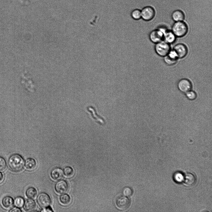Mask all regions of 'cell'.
Here are the masks:
<instances>
[{"instance_id":"obj_22","label":"cell","mask_w":212,"mask_h":212,"mask_svg":"<svg viewBox=\"0 0 212 212\" xmlns=\"http://www.w3.org/2000/svg\"><path fill=\"white\" fill-rule=\"evenodd\" d=\"M60 200L62 204L64 205H67L70 203L71 199L69 196L68 194H63L60 196Z\"/></svg>"},{"instance_id":"obj_24","label":"cell","mask_w":212,"mask_h":212,"mask_svg":"<svg viewBox=\"0 0 212 212\" xmlns=\"http://www.w3.org/2000/svg\"><path fill=\"white\" fill-rule=\"evenodd\" d=\"M15 205L18 208L22 207L24 203V200L21 197L18 196L16 198L14 201Z\"/></svg>"},{"instance_id":"obj_12","label":"cell","mask_w":212,"mask_h":212,"mask_svg":"<svg viewBox=\"0 0 212 212\" xmlns=\"http://www.w3.org/2000/svg\"><path fill=\"white\" fill-rule=\"evenodd\" d=\"M87 110L90 113L92 117L98 124H105V121L103 118L98 115L96 110L93 106H89L87 108Z\"/></svg>"},{"instance_id":"obj_19","label":"cell","mask_w":212,"mask_h":212,"mask_svg":"<svg viewBox=\"0 0 212 212\" xmlns=\"http://www.w3.org/2000/svg\"><path fill=\"white\" fill-rule=\"evenodd\" d=\"M36 203L32 199L27 200L25 202L24 209L26 211H30L34 210L35 207Z\"/></svg>"},{"instance_id":"obj_10","label":"cell","mask_w":212,"mask_h":212,"mask_svg":"<svg viewBox=\"0 0 212 212\" xmlns=\"http://www.w3.org/2000/svg\"><path fill=\"white\" fill-rule=\"evenodd\" d=\"M178 59L176 54L172 50H170L167 55L164 57V61L167 65H172L177 62Z\"/></svg>"},{"instance_id":"obj_20","label":"cell","mask_w":212,"mask_h":212,"mask_svg":"<svg viewBox=\"0 0 212 212\" xmlns=\"http://www.w3.org/2000/svg\"><path fill=\"white\" fill-rule=\"evenodd\" d=\"M130 15L133 20H139L141 18V10L138 8L134 9L132 11Z\"/></svg>"},{"instance_id":"obj_29","label":"cell","mask_w":212,"mask_h":212,"mask_svg":"<svg viewBox=\"0 0 212 212\" xmlns=\"http://www.w3.org/2000/svg\"><path fill=\"white\" fill-rule=\"evenodd\" d=\"M10 212H20L21 210L18 208L14 207L12 208L9 211Z\"/></svg>"},{"instance_id":"obj_28","label":"cell","mask_w":212,"mask_h":212,"mask_svg":"<svg viewBox=\"0 0 212 212\" xmlns=\"http://www.w3.org/2000/svg\"><path fill=\"white\" fill-rule=\"evenodd\" d=\"M175 178L177 181L181 182L183 180V176L180 173H177L175 175Z\"/></svg>"},{"instance_id":"obj_9","label":"cell","mask_w":212,"mask_h":212,"mask_svg":"<svg viewBox=\"0 0 212 212\" xmlns=\"http://www.w3.org/2000/svg\"><path fill=\"white\" fill-rule=\"evenodd\" d=\"M177 86L180 91L185 93L190 91L192 87V84L190 81L185 78L180 80L178 83Z\"/></svg>"},{"instance_id":"obj_31","label":"cell","mask_w":212,"mask_h":212,"mask_svg":"<svg viewBox=\"0 0 212 212\" xmlns=\"http://www.w3.org/2000/svg\"><path fill=\"white\" fill-rule=\"evenodd\" d=\"M43 210H42L44 212H52L53 211L51 209H50V208H46Z\"/></svg>"},{"instance_id":"obj_11","label":"cell","mask_w":212,"mask_h":212,"mask_svg":"<svg viewBox=\"0 0 212 212\" xmlns=\"http://www.w3.org/2000/svg\"><path fill=\"white\" fill-rule=\"evenodd\" d=\"M183 181L185 185L188 187L194 186L196 183L195 176L191 173H187L183 177Z\"/></svg>"},{"instance_id":"obj_25","label":"cell","mask_w":212,"mask_h":212,"mask_svg":"<svg viewBox=\"0 0 212 212\" xmlns=\"http://www.w3.org/2000/svg\"><path fill=\"white\" fill-rule=\"evenodd\" d=\"M7 165L6 160L3 157L0 156V172L4 171L6 168Z\"/></svg>"},{"instance_id":"obj_6","label":"cell","mask_w":212,"mask_h":212,"mask_svg":"<svg viewBox=\"0 0 212 212\" xmlns=\"http://www.w3.org/2000/svg\"><path fill=\"white\" fill-rule=\"evenodd\" d=\"M174 51L178 58H183L186 56L188 53V48L185 45L179 43L176 44L173 47Z\"/></svg>"},{"instance_id":"obj_1","label":"cell","mask_w":212,"mask_h":212,"mask_svg":"<svg viewBox=\"0 0 212 212\" xmlns=\"http://www.w3.org/2000/svg\"><path fill=\"white\" fill-rule=\"evenodd\" d=\"M8 163L11 170L14 172H18L23 169L25 162L22 156L19 154H15L9 157Z\"/></svg>"},{"instance_id":"obj_27","label":"cell","mask_w":212,"mask_h":212,"mask_svg":"<svg viewBox=\"0 0 212 212\" xmlns=\"http://www.w3.org/2000/svg\"><path fill=\"white\" fill-rule=\"evenodd\" d=\"M123 194L127 196H130L133 194V191L129 187L125 188L123 190Z\"/></svg>"},{"instance_id":"obj_7","label":"cell","mask_w":212,"mask_h":212,"mask_svg":"<svg viewBox=\"0 0 212 212\" xmlns=\"http://www.w3.org/2000/svg\"><path fill=\"white\" fill-rule=\"evenodd\" d=\"M116 206L117 208L121 210H125L128 209L130 205V200L124 196L118 197L116 201Z\"/></svg>"},{"instance_id":"obj_23","label":"cell","mask_w":212,"mask_h":212,"mask_svg":"<svg viewBox=\"0 0 212 212\" xmlns=\"http://www.w3.org/2000/svg\"><path fill=\"white\" fill-rule=\"evenodd\" d=\"M63 173L65 176L68 178L72 177L74 174L73 169L70 166L65 167L64 169Z\"/></svg>"},{"instance_id":"obj_26","label":"cell","mask_w":212,"mask_h":212,"mask_svg":"<svg viewBox=\"0 0 212 212\" xmlns=\"http://www.w3.org/2000/svg\"><path fill=\"white\" fill-rule=\"evenodd\" d=\"M187 97L190 100H194L196 97V93L193 91H189L186 93Z\"/></svg>"},{"instance_id":"obj_15","label":"cell","mask_w":212,"mask_h":212,"mask_svg":"<svg viewBox=\"0 0 212 212\" xmlns=\"http://www.w3.org/2000/svg\"><path fill=\"white\" fill-rule=\"evenodd\" d=\"M14 201L13 198L9 196L4 197L2 199V204L3 208L7 210H10L13 206Z\"/></svg>"},{"instance_id":"obj_13","label":"cell","mask_w":212,"mask_h":212,"mask_svg":"<svg viewBox=\"0 0 212 212\" xmlns=\"http://www.w3.org/2000/svg\"><path fill=\"white\" fill-rule=\"evenodd\" d=\"M56 191L60 194L65 193L68 189V185L65 181L61 180L58 181L55 186Z\"/></svg>"},{"instance_id":"obj_21","label":"cell","mask_w":212,"mask_h":212,"mask_svg":"<svg viewBox=\"0 0 212 212\" xmlns=\"http://www.w3.org/2000/svg\"><path fill=\"white\" fill-rule=\"evenodd\" d=\"M37 194L36 189L32 187L28 188L26 192V195L30 198H34L36 196Z\"/></svg>"},{"instance_id":"obj_18","label":"cell","mask_w":212,"mask_h":212,"mask_svg":"<svg viewBox=\"0 0 212 212\" xmlns=\"http://www.w3.org/2000/svg\"><path fill=\"white\" fill-rule=\"evenodd\" d=\"M25 165V167L27 170L32 171L36 168V163L34 159L29 158L26 160Z\"/></svg>"},{"instance_id":"obj_30","label":"cell","mask_w":212,"mask_h":212,"mask_svg":"<svg viewBox=\"0 0 212 212\" xmlns=\"http://www.w3.org/2000/svg\"><path fill=\"white\" fill-rule=\"evenodd\" d=\"M4 176L3 174L0 172V183H1L3 181Z\"/></svg>"},{"instance_id":"obj_4","label":"cell","mask_w":212,"mask_h":212,"mask_svg":"<svg viewBox=\"0 0 212 212\" xmlns=\"http://www.w3.org/2000/svg\"><path fill=\"white\" fill-rule=\"evenodd\" d=\"M167 29L163 27L152 30L149 34V38L152 43H156L164 40V33Z\"/></svg>"},{"instance_id":"obj_14","label":"cell","mask_w":212,"mask_h":212,"mask_svg":"<svg viewBox=\"0 0 212 212\" xmlns=\"http://www.w3.org/2000/svg\"><path fill=\"white\" fill-rule=\"evenodd\" d=\"M176 37L171 31L167 29L164 33V40L169 44L174 43L176 41Z\"/></svg>"},{"instance_id":"obj_8","label":"cell","mask_w":212,"mask_h":212,"mask_svg":"<svg viewBox=\"0 0 212 212\" xmlns=\"http://www.w3.org/2000/svg\"><path fill=\"white\" fill-rule=\"evenodd\" d=\"M37 202L39 205L43 208H45L50 204L51 200L49 196L45 193H41L38 196Z\"/></svg>"},{"instance_id":"obj_5","label":"cell","mask_w":212,"mask_h":212,"mask_svg":"<svg viewBox=\"0 0 212 212\" xmlns=\"http://www.w3.org/2000/svg\"><path fill=\"white\" fill-rule=\"evenodd\" d=\"M141 18L146 21L151 20L154 17L155 11L151 7L147 6L141 10Z\"/></svg>"},{"instance_id":"obj_2","label":"cell","mask_w":212,"mask_h":212,"mask_svg":"<svg viewBox=\"0 0 212 212\" xmlns=\"http://www.w3.org/2000/svg\"><path fill=\"white\" fill-rule=\"evenodd\" d=\"M188 27L183 21L175 22L172 28L171 31L176 37H182L185 36L188 31Z\"/></svg>"},{"instance_id":"obj_17","label":"cell","mask_w":212,"mask_h":212,"mask_svg":"<svg viewBox=\"0 0 212 212\" xmlns=\"http://www.w3.org/2000/svg\"><path fill=\"white\" fill-rule=\"evenodd\" d=\"M63 174V171L61 168H56L53 169L51 171V176L52 178L55 180L60 179L62 178Z\"/></svg>"},{"instance_id":"obj_3","label":"cell","mask_w":212,"mask_h":212,"mask_svg":"<svg viewBox=\"0 0 212 212\" xmlns=\"http://www.w3.org/2000/svg\"><path fill=\"white\" fill-rule=\"evenodd\" d=\"M155 50L158 55L164 57L168 54L171 48L170 44L162 41L156 44Z\"/></svg>"},{"instance_id":"obj_16","label":"cell","mask_w":212,"mask_h":212,"mask_svg":"<svg viewBox=\"0 0 212 212\" xmlns=\"http://www.w3.org/2000/svg\"><path fill=\"white\" fill-rule=\"evenodd\" d=\"M171 17L175 22L183 21L185 18V15L182 11L177 10L172 12Z\"/></svg>"}]
</instances>
